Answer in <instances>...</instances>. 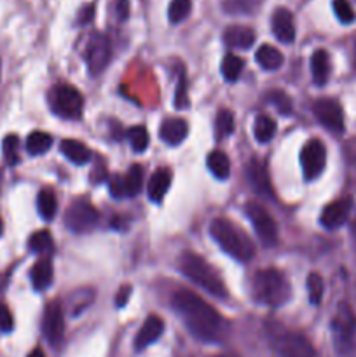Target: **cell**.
I'll return each instance as SVG.
<instances>
[{"mask_svg":"<svg viewBox=\"0 0 356 357\" xmlns=\"http://www.w3.org/2000/svg\"><path fill=\"white\" fill-rule=\"evenodd\" d=\"M171 305L198 340L206 344H220L225 340L229 324L199 295L188 289H180L171 296Z\"/></svg>","mask_w":356,"mask_h":357,"instance_id":"cell-1","label":"cell"},{"mask_svg":"<svg viewBox=\"0 0 356 357\" xmlns=\"http://www.w3.org/2000/svg\"><path fill=\"white\" fill-rule=\"evenodd\" d=\"M180 271L188 281L194 282L201 289L208 291L209 295L215 296L218 300H225L229 296L227 293L225 282L218 275V272L199 255L194 253H184L180 257Z\"/></svg>","mask_w":356,"mask_h":357,"instance_id":"cell-2","label":"cell"},{"mask_svg":"<svg viewBox=\"0 0 356 357\" xmlns=\"http://www.w3.org/2000/svg\"><path fill=\"white\" fill-rule=\"evenodd\" d=\"M209 236L215 239V243L225 251L229 257L237 261H250L255 255V246L243 230L237 229L230 222L222 218L213 220L209 225Z\"/></svg>","mask_w":356,"mask_h":357,"instance_id":"cell-3","label":"cell"},{"mask_svg":"<svg viewBox=\"0 0 356 357\" xmlns=\"http://www.w3.org/2000/svg\"><path fill=\"white\" fill-rule=\"evenodd\" d=\"M253 296L257 302L269 307H281L290 298V284L285 275L276 268H264L253 278Z\"/></svg>","mask_w":356,"mask_h":357,"instance_id":"cell-4","label":"cell"},{"mask_svg":"<svg viewBox=\"0 0 356 357\" xmlns=\"http://www.w3.org/2000/svg\"><path fill=\"white\" fill-rule=\"evenodd\" d=\"M332 340L337 354L349 356L356 347V314L348 303H341L332 317Z\"/></svg>","mask_w":356,"mask_h":357,"instance_id":"cell-5","label":"cell"},{"mask_svg":"<svg viewBox=\"0 0 356 357\" xmlns=\"http://www.w3.org/2000/svg\"><path fill=\"white\" fill-rule=\"evenodd\" d=\"M49 103H51V110L63 119H79L82 115V94L68 84H58L51 91Z\"/></svg>","mask_w":356,"mask_h":357,"instance_id":"cell-6","label":"cell"},{"mask_svg":"<svg viewBox=\"0 0 356 357\" xmlns=\"http://www.w3.org/2000/svg\"><path fill=\"white\" fill-rule=\"evenodd\" d=\"M98 222H100V213L84 199L73 202L65 215L66 229L72 230L73 234L91 232L98 225Z\"/></svg>","mask_w":356,"mask_h":357,"instance_id":"cell-7","label":"cell"},{"mask_svg":"<svg viewBox=\"0 0 356 357\" xmlns=\"http://www.w3.org/2000/svg\"><path fill=\"white\" fill-rule=\"evenodd\" d=\"M246 216L250 218L258 239L265 246H274L278 243V227H276L274 218L267 213V209L262 208L257 202H248Z\"/></svg>","mask_w":356,"mask_h":357,"instance_id":"cell-8","label":"cell"},{"mask_svg":"<svg viewBox=\"0 0 356 357\" xmlns=\"http://www.w3.org/2000/svg\"><path fill=\"white\" fill-rule=\"evenodd\" d=\"M274 351L279 357H316L313 344L304 335L285 331L276 335Z\"/></svg>","mask_w":356,"mask_h":357,"instance_id":"cell-9","label":"cell"},{"mask_svg":"<svg viewBox=\"0 0 356 357\" xmlns=\"http://www.w3.org/2000/svg\"><path fill=\"white\" fill-rule=\"evenodd\" d=\"M300 166L306 180H316L327 166V149L320 139H309L300 152Z\"/></svg>","mask_w":356,"mask_h":357,"instance_id":"cell-10","label":"cell"},{"mask_svg":"<svg viewBox=\"0 0 356 357\" xmlns=\"http://www.w3.org/2000/svg\"><path fill=\"white\" fill-rule=\"evenodd\" d=\"M313 112L314 117L320 121V124L330 132L341 135L344 131V112H342V107L335 100H328V98L318 100L313 105Z\"/></svg>","mask_w":356,"mask_h":357,"instance_id":"cell-11","label":"cell"},{"mask_svg":"<svg viewBox=\"0 0 356 357\" xmlns=\"http://www.w3.org/2000/svg\"><path fill=\"white\" fill-rule=\"evenodd\" d=\"M42 333L52 347H58L65 337V316L58 302H51L45 307L44 319H42Z\"/></svg>","mask_w":356,"mask_h":357,"instance_id":"cell-12","label":"cell"},{"mask_svg":"<svg viewBox=\"0 0 356 357\" xmlns=\"http://www.w3.org/2000/svg\"><path fill=\"white\" fill-rule=\"evenodd\" d=\"M86 61L91 73H101L110 61V42L105 35L96 33L86 47Z\"/></svg>","mask_w":356,"mask_h":357,"instance_id":"cell-13","label":"cell"},{"mask_svg":"<svg viewBox=\"0 0 356 357\" xmlns=\"http://www.w3.org/2000/svg\"><path fill=\"white\" fill-rule=\"evenodd\" d=\"M353 209V199L351 197H342L337 199V201L330 202L323 208L320 216V222L325 229L334 230L339 229V227L344 225L348 222L349 215H351Z\"/></svg>","mask_w":356,"mask_h":357,"instance_id":"cell-14","label":"cell"},{"mask_svg":"<svg viewBox=\"0 0 356 357\" xmlns=\"http://www.w3.org/2000/svg\"><path fill=\"white\" fill-rule=\"evenodd\" d=\"M271 28L274 37L283 44H292L295 40V23H293V16L288 9L279 7L274 10L271 20Z\"/></svg>","mask_w":356,"mask_h":357,"instance_id":"cell-15","label":"cell"},{"mask_svg":"<svg viewBox=\"0 0 356 357\" xmlns=\"http://www.w3.org/2000/svg\"><path fill=\"white\" fill-rule=\"evenodd\" d=\"M246 178H248V183L251 185V188H253L258 195L271 197V194H272L271 181H269L267 169H265V166L260 162V160L253 159L250 164H248Z\"/></svg>","mask_w":356,"mask_h":357,"instance_id":"cell-16","label":"cell"},{"mask_svg":"<svg viewBox=\"0 0 356 357\" xmlns=\"http://www.w3.org/2000/svg\"><path fill=\"white\" fill-rule=\"evenodd\" d=\"M164 331V323L163 319H159L157 316H149L143 323V326L140 328L138 335L135 338V349L136 351H143L149 345H152L154 342H157L161 338Z\"/></svg>","mask_w":356,"mask_h":357,"instance_id":"cell-17","label":"cell"},{"mask_svg":"<svg viewBox=\"0 0 356 357\" xmlns=\"http://www.w3.org/2000/svg\"><path fill=\"white\" fill-rule=\"evenodd\" d=\"M188 135V126L184 119H166L161 124L159 136L168 145H180Z\"/></svg>","mask_w":356,"mask_h":357,"instance_id":"cell-18","label":"cell"},{"mask_svg":"<svg viewBox=\"0 0 356 357\" xmlns=\"http://www.w3.org/2000/svg\"><path fill=\"white\" fill-rule=\"evenodd\" d=\"M171 171L166 169V167H161L156 173L150 176L149 187H147V192H149V199L156 204H159L164 199V195L168 194L171 187Z\"/></svg>","mask_w":356,"mask_h":357,"instance_id":"cell-19","label":"cell"},{"mask_svg":"<svg viewBox=\"0 0 356 357\" xmlns=\"http://www.w3.org/2000/svg\"><path fill=\"white\" fill-rule=\"evenodd\" d=\"M223 40L229 47L234 49H248L255 42V31L250 26L243 24H232L223 31Z\"/></svg>","mask_w":356,"mask_h":357,"instance_id":"cell-20","label":"cell"},{"mask_svg":"<svg viewBox=\"0 0 356 357\" xmlns=\"http://www.w3.org/2000/svg\"><path fill=\"white\" fill-rule=\"evenodd\" d=\"M311 72H313V80L316 86H325L330 77V58L325 49L314 51L311 58Z\"/></svg>","mask_w":356,"mask_h":357,"instance_id":"cell-21","label":"cell"},{"mask_svg":"<svg viewBox=\"0 0 356 357\" xmlns=\"http://www.w3.org/2000/svg\"><path fill=\"white\" fill-rule=\"evenodd\" d=\"M61 153L73 164H86L91 160V150L84 143L77 139H65L61 142Z\"/></svg>","mask_w":356,"mask_h":357,"instance_id":"cell-22","label":"cell"},{"mask_svg":"<svg viewBox=\"0 0 356 357\" xmlns=\"http://www.w3.org/2000/svg\"><path fill=\"white\" fill-rule=\"evenodd\" d=\"M31 284L37 291H44L52 282V265L49 260H38L31 268Z\"/></svg>","mask_w":356,"mask_h":357,"instance_id":"cell-23","label":"cell"},{"mask_svg":"<svg viewBox=\"0 0 356 357\" xmlns=\"http://www.w3.org/2000/svg\"><path fill=\"white\" fill-rule=\"evenodd\" d=\"M206 164H208V169L212 171V174L218 180H225L230 174V160L229 157L225 155L220 150H213L212 153L206 159Z\"/></svg>","mask_w":356,"mask_h":357,"instance_id":"cell-24","label":"cell"},{"mask_svg":"<svg viewBox=\"0 0 356 357\" xmlns=\"http://www.w3.org/2000/svg\"><path fill=\"white\" fill-rule=\"evenodd\" d=\"M255 59H257L258 65L264 70H278L279 66L283 65V54L272 45H262L258 47L257 54H255Z\"/></svg>","mask_w":356,"mask_h":357,"instance_id":"cell-25","label":"cell"},{"mask_svg":"<svg viewBox=\"0 0 356 357\" xmlns=\"http://www.w3.org/2000/svg\"><path fill=\"white\" fill-rule=\"evenodd\" d=\"M276 132V122L269 115H258L253 124V135L258 143L271 142Z\"/></svg>","mask_w":356,"mask_h":357,"instance_id":"cell-26","label":"cell"},{"mask_svg":"<svg viewBox=\"0 0 356 357\" xmlns=\"http://www.w3.org/2000/svg\"><path fill=\"white\" fill-rule=\"evenodd\" d=\"M52 145V138L47 132L35 131L28 136L27 139V150L30 155H42V153L47 152Z\"/></svg>","mask_w":356,"mask_h":357,"instance_id":"cell-27","label":"cell"},{"mask_svg":"<svg viewBox=\"0 0 356 357\" xmlns=\"http://www.w3.org/2000/svg\"><path fill=\"white\" fill-rule=\"evenodd\" d=\"M124 180V190L126 197H135L140 194L143 185V169L136 164V166L129 167V171L126 173V176H122Z\"/></svg>","mask_w":356,"mask_h":357,"instance_id":"cell-28","label":"cell"},{"mask_svg":"<svg viewBox=\"0 0 356 357\" xmlns=\"http://www.w3.org/2000/svg\"><path fill=\"white\" fill-rule=\"evenodd\" d=\"M37 206L38 213L44 220H52L56 216V211H58V201H56V195L51 190H42L38 194Z\"/></svg>","mask_w":356,"mask_h":357,"instance_id":"cell-29","label":"cell"},{"mask_svg":"<svg viewBox=\"0 0 356 357\" xmlns=\"http://www.w3.org/2000/svg\"><path fill=\"white\" fill-rule=\"evenodd\" d=\"M243 59L236 54H227L222 61V73L225 77V80L234 82V80L239 79L241 72H243Z\"/></svg>","mask_w":356,"mask_h":357,"instance_id":"cell-30","label":"cell"},{"mask_svg":"<svg viewBox=\"0 0 356 357\" xmlns=\"http://www.w3.org/2000/svg\"><path fill=\"white\" fill-rule=\"evenodd\" d=\"M93 289H77L72 298H70V312H72V316H79L80 312H84V309L93 302Z\"/></svg>","mask_w":356,"mask_h":357,"instance_id":"cell-31","label":"cell"},{"mask_svg":"<svg viewBox=\"0 0 356 357\" xmlns=\"http://www.w3.org/2000/svg\"><path fill=\"white\" fill-rule=\"evenodd\" d=\"M191 10V0H171L170 9H168V17H170L171 23H181L184 20H187Z\"/></svg>","mask_w":356,"mask_h":357,"instance_id":"cell-32","label":"cell"},{"mask_svg":"<svg viewBox=\"0 0 356 357\" xmlns=\"http://www.w3.org/2000/svg\"><path fill=\"white\" fill-rule=\"evenodd\" d=\"M28 248H30L34 253H49L52 250V239L51 234L47 230H38L34 236L28 239Z\"/></svg>","mask_w":356,"mask_h":357,"instance_id":"cell-33","label":"cell"},{"mask_svg":"<svg viewBox=\"0 0 356 357\" xmlns=\"http://www.w3.org/2000/svg\"><path fill=\"white\" fill-rule=\"evenodd\" d=\"M234 131V115L229 110H220L215 119V135L218 138H227Z\"/></svg>","mask_w":356,"mask_h":357,"instance_id":"cell-34","label":"cell"},{"mask_svg":"<svg viewBox=\"0 0 356 357\" xmlns=\"http://www.w3.org/2000/svg\"><path fill=\"white\" fill-rule=\"evenodd\" d=\"M128 138L135 152H145L147 146H149V132L143 126H136V128L129 129Z\"/></svg>","mask_w":356,"mask_h":357,"instance_id":"cell-35","label":"cell"},{"mask_svg":"<svg viewBox=\"0 0 356 357\" xmlns=\"http://www.w3.org/2000/svg\"><path fill=\"white\" fill-rule=\"evenodd\" d=\"M323 291H325V284L321 275L309 274V278H307V293H309L311 303L318 305V303L321 302V298H323Z\"/></svg>","mask_w":356,"mask_h":357,"instance_id":"cell-36","label":"cell"},{"mask_svg":"<svg viewBox=\"0 0 356 357\" xmlns=\"http://www.w3.org/2000/svg\"><path fill=\"white\" fill-rule=\"evenodd\" d=\"M17 150H20V139H17L16 135H9L6 136L2 143V152H3V159L9 166H14L17 162Z\"/></svg>","mask_w":356,"mask_h":357,"instance_id":"cell-37","label":"cell"},{"mask_svg":"<svg viewBox=\"0 0 356 357\" xmlns=\"http://www.w3.org/2000/svg\"><path fill=\"white\" fill-rule=\"evenodd\" d=\"M334 13L335 16H337V20L341 21V23L344 24H349L355 21V10H353L351 3L348 2V0H334Z\"/></svg>","mask_w":356,"mask_h":357,"instance_id":"cell-38","label":"cell"},{"mask_svg":"<svg viewBox=\"0 0 356 357\" xmlns=\"http://www.w3.org/2000/svg\"><path fill=\"white\" fill-rule=\"evenodd\" d=\"M269 100L279 108V112H283V114H292V103H290V98L286 96L285 93H279V91L274 93V91H272V93L269 94Z\"/></svg>","mask_w":356,"mask_h":357,"instance_id":"cell-39","label":"cell"},{"mask_svg":"<svg viewBox=\"0 0 356 357\" xmlns=\"http://www.w3.org/2000/svg\"><path fill=\"white\" fill-rule=\"evenodd\" d=\"M13 328H14L13 314H10V310L7 309L6 303L0 302V331L9 333V331H13Z\"/></svg>","mask_w":356,"mask_h":357,"instance_id":"cell-40","label":"cell"},{"mask_svg":"<svg viewBox=\"0 0 356 357\" xmlns=\"http://www.w3.org/2000/svg\"><path fill=\"white\" fill-rule=\"evenodd\" d=\"M110 192L114 197L121 199V197H126V190H124V180H122V176H119V174H115L114 178L110 180Z\"/></svg>","mask_w":356,"mask_h":357,"instance_id":"cell-41","label":"cell"},{"mask_svg":"<svg viewBox=\"0 0 356 357\" xmlns=\"http://www.w3.org/2000/svg\"><path fill=\"white\" fill-rule=\"evenodd\" d=\"M175 105L178 108L188 107V98H187V86H185V79L180 80V86L177 89V98H175Z\"/></svg>","mask_w":356,"mask_h":357,"instance_id":"cell-42","label":"cell"},{"mask_svg":"<svg viewBox=\"0 0 356 357\" xmlns=\"http://www.w3.org/2000/svg\"><path fill=\"white\" fill-rule=\"evenodd\" d=\"M129 295H131V286H124V288L119 289V295H117V298H115L117 307H124L126 303H128Z\"/></svg>","mask_w":356,"mask_h":357,"instance_id":"cell-43","label":"cell"},{"mask_svg":"<svg viewBox=\"0 0 356 357\" xmlns=\"http://www.w3.org/2000/svg\"><path fill=\"white\" fill-rule=\"evenodd\" d=\"M117 10H119V17L124 20L128 16V0H117Z\"/></svg>","mask_w":356,"mask_h":357,"instance_id":"cell-44","label":"cell"},{"mask_svg":"<svg viewBox=\"0 0 356 357\" xmlns=\"http://www.w3.org/2000/svg\"><path fill=\"white\" fill-rule=\"evenodd\" d=\"M27 357H45V354H44V351H42V349H34V351H31Z\"/></svg>","mask_w":356,"mask_h":357,"instance_id":"cell-45","label":"cell"},{"mask_svg":"<svg viewBox=\"0 0 356 357\" xmlns=\"http://www.w3.org/2000/svg\"><path fill=\"white\" fill-rule=\"evenodd\" d=\"M3 232V222H2V216H0V236H2Z\"/></svg>","mask_w":356,"mask_h":357,"instance_id":"cell-46","label":"cell"},{"mask_svg":"<svg viewBox=\"0 0 356 357\" xmlns=\"http://www.w3.org/2000/svg\"><path fill=\"white\" fill-rule=\"evenodd\" d=\"M216 357H232V356H227V354H222V356H216Z\"/></svg>","mask_w":356,"mask_h":357,"instance_id":"cell-47","label":"cell"},{"mask_svg":"<svg viewBox=\"0 0 356 357\" xmlns=\"http://www.w3.org/2000/svg\"><path fill=\"white\" fill-rule=\"evenodd\" d=\"M355 236H356V223H355Z\"/></svg>","mask_w":356,"mask_h":357,"instance_id":"cell-48","label":"cell"}]
</instances>
